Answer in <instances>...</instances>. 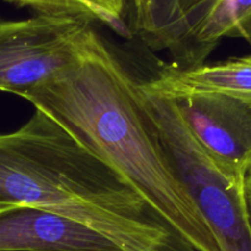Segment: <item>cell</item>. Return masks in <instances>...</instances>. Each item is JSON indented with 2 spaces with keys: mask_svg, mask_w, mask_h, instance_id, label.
<instances>
[{
  "mask_svg": "<svg viewBox=\"0 0 251 251\" xmlns=\"http://www.w3.org/2000/svg\"><path fill=\"white\" fill-rule=\"evenodd\" d=\"M24 99L120 174L197 251H221L166 155L141 83L91 26L75 62Z\"/></svg>",
  "mask_w": 251,
  "mask_h": 251,
  "instance_id": "cell-1",
  "label": "cell"
},
{
  "mask_svg": "<svg viewBox=\"0 0 251 251\" xmlns=\"http://www.w3.org/2000/svg\"><path fill=\"white\" fill-rule=\"evenodd\" d=\"M16 204L85 224L125 251L183 241L120 174L36 108L20 128L0 133V207Z\"/></svg>",
  "mask_w": 251,
  "mask_h": 251,
  "instance_id": "cell-2",
  "label": "cell"
},
{
  "mask_svg": "<svg viewBox=\"0 0 251 251\" xmlns=\"http://www.w3.org/2000/svg\"><path fill=\"white\" fill-rule=\"evenodd\" d=\"M141 91L166 155L221 251H251L245 176L229 175L219 168L187 128L174 99L147 90L142 83Z\"/></svg>",
  "mask_w": 251,
  "mask_h": 251,
  "instance_id": "cell-3",
  "label": "cell"
},
{
  "mask_svg": "<svg viewBox=\"0 0 251 251\" xmlns=\"http://www.w3.org/2000/svg\"><path fill=\"white\" fill-rule=\"evenodd\" d=\"M89 27L90 21L74 16L0 19V91L25 98L57 78L76 60Z\"/></svg>",
  "mask_w": 251,
  "mask_h": 251,
  "instance_id": "cell-4",
  "label": "cell"
},
{
  "mask_svg": "<svg viewBox=\"0 0 251 251\" xmlns=\"http://www.w3.org/2000/svg\"><path fill=\"white\" fill-rule=\"evenodd\" d=\"M200 146L233 176L251 170V101L223 94H190L174 99Z\"/></svg>",
  "mask_w": 251,
  "mask_h": 251,
  "instance_id": "cell-5",
  "label": "cell"
},
{
  "mask_svg": "<svg viewBox=\"0 0 251 251\" xmlns=\"http://www.w3.org/2000/svg\"><path fill=\"white\" fill-rule=\"evenodd\" d=\"M0 251H125L103 234L37 207H0Z\"/></svg>",
  "mask_w": 251,
  "mask_h": 251,
  "instance_id": "cell-6",
  "label": "cell"
},
{
  "mask_svg": "<svg viewBox=\"0 0 251 251\" xmlns=\"http://www.w3.org/2000/svg\"><path fill=\"white\" fill-rule=\"evenodd\" d=\"M142 84L147 90L171 99L190 94H223L251 101V59L244 55L186 68L171 64Z\"/></svg>",
  "mask_w": 251,
  "mask_h": 251,
  "instance_id": "cell-7",
  "label": "cell"
},
{
  "mask_svg": "<svg viewBox=\"0 0 251 251\" xmlns=\"http://www.w3.org/2000/svg\"><path fill=\"white\" fill-rule=\"evenodd\" d=\"M251 23V0H214L170 53L174 66L186 68L204 64L224 37L244 38Z\"/></svg>",
  "mask_w": 251,
  "mask_h": 251,
  "instance_id": "cell-8",
  "label": "cell"
},
{
  "mask_svg": "<svg viewBox=\"0 0 251 251\" xmlns=\"http://www.w3.org/2000/svg\"><path fill=\"white\" fill-rule=\"evenodd\" d=\"M19 6H27L40 15L74 16L88 21L100 20L125 35L121 15L126 0H5Z\"/></svg>",
  "mask_w": 251,
  "mask_h": 251,
  "instance_id": "cell-9",
  "label": "cell"
},
{
  "mask_svg": "<svg viewBox=\"0 0 251 251\" xmlns=\"http://www.w3.org/2000/svg\"><path fill=\"white\" fill-rule=\"evenodd\" d=\"M213 0H177L176 1V20L174 24L173 32L178 30L183 21L195 11H199L208 5Z\"/></svg>",
  "mask_w": 251,
  "mask_h": 251,
  "instance_id": "cell-10",
  "label": "cell"
},
{
  "mask_svg": "<svg viewBox=\"0 0 251 251\" xmlns=\"http://www.w3.org/2000/svg\"><path fill=\"white\" fill-rule=\"evenodd\" d=\"M245 199L246 204H248L249 217H250L251 222V170L245 176Z\"/></svg>",
  "mask_w": 251,
  "mask_h": 251,
  "instance_id": "cell-11",
  "label": "cell"
},
{
  "mask_svg": "<svg viewBox=\"0 0 251 251\" xmlns=\"http://www.w3.org/2000/svg\"><path fill=\"white\" fill-rule=\"evenodd\" d=\"M244 38H245V40H248V41H251V23L249 24L248 27H246L245 36H244ZM246 57H248L249 59H251V53H250V54H246Z\"/></svg>",
  "mask_w": 251,
  "mask_h": 251,
  "instance_id": "cell-12",
  "label": "cell"
}]
</instances>
